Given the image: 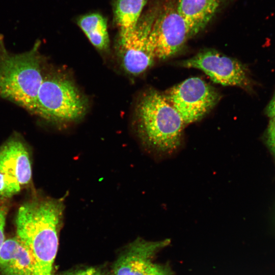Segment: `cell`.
<instances>
[{
    "instance_id": "6da1fadb",
    "label": "cell",
    "mask_w": 275,
    "mask_h": 275,
    "mask_svg": "<svg viewBox=\"0 0 275 275\" xmlns=\"http://www.w3.org/2000/svg\"><path fill=\"white\" fill-rule=\"evenodd\" d=\"M64 197L37 196L23 203L16 216L17 237L29 252L32 275H52L59 232L65 209Z\"/></svg>"
},
{
    "instance_id": "7a4b0ae2",
    "label": "cell",
    "mask_w": 275,
    "mask_h": 275,
    "mask_svg": "<svg viewBox=\"0 0 275 275\" xmlns=\"http://www.w3.org/2000/svg\"><path fill=\"white\" fill-rule=\"evenodd\" d=\"M136 120L142 141L157 155H172L181 146L186 125L163 94L156 90L144 94L136 107Z\"/></svg>"
},
{
    "instance_id": "3957f363",
    "label": "cell",
    "mask_w": 275,
    "mask_h": 275,
    "mask_svg": "<svg viewBox=\"0 0 275 275\" xmlns=\"http://www.w3.org/2000/svg\"><path fill=\"white\" fill-rule=\"evenodd\" d=\"M37 40L29 50L13 53L7 49L0 33V96L35 114L44 77Z\"/></svg>"
},
{
    "instance_id": "277c9868",
    "label": "cell",
    "mask_w": 275,
    "mask_h": 275,
    "mask_svg": "<svg viewBox=\"0 0 275 275\" xmlns=\"http://www.w3.org/2000/svg\"><path fill=\"white\" fill-rule=\"evenodd\" d=\"M87 109V100L72 81L57 76L43 78L35 114L49 121L66 122L79 119Z\"/></svg>"
},
{
    "instance_id": "5b68a950",
    "label": "cell",
    "mask_w": 275,
    "mask_h": 275,
    "mask_svg": "<svg viewBox=\"0 0 275 275\" xmlns=\"http://www.w3.org/2000/svg\"><path fill=\"white\" fill-rule=\"evenodd\" d=\"M163 94L185 125L203 118L221 97L212 86L197 77L185 79Z\"/></svg>"
},
{
    "instance_id": "8992f818",
    "label": "cell",
    "mask_w": 275,
    "mask_h": 275,
    "mask_svg": "<svg viewBox=\"0 0 275 275\" xmlns=\"http://www.w3.org/2000/svg\"><path fill=\"white\" fill-rule=\"evenodd\" d=\"M191 37L176 6L170 4L158 11L149 34V42L155 59L164 60L178 52Z\"/></svg>"
},
{
    "instance_id": "52a82bcc",
    "label": "cell",
    "mask_w": 275,
    "mask_h": 275,
    "mask_svg": "<svg viewBox=\"0 0 275 275\" xmlns=\"http://www.w3.org/2000/svg\"><path fill=\"white\" fill-rule=\"evenodd\" d=\"M30 154L20 137H11L0 148V197L9 198L31 181Z\"/></svg>"
},
{
    "instance_id": "ba28073f",
    "label": "cell",
    "mask_w": 275,
    "mask_h": 275,
    "mask_svg": "<svg viewBox=\"0 0 275 275\" xmlns=\"http://www.w3.org/2000/svg\"><path fill=\"white\" fill-rule=\"evenodd\" d=\"M186 68L199 69L214 82L249 89L251 82L244 65L236 59L213 49L199 52L179 64Z\"/></svg>"
},
{
    "instance_id": "9c48e42d",
    "label": "cell",
    "mask_w": 275,
    "mask_h": 275,
    "mask_svg": "<svg viewBox=\"0 0 275 275\" xmlns=\"http://www.w3.org/2000/svg\"><path fill=\"white\" fill-rule=\"evenodd\" d=\"M158 11L154 10L147 14L139 20L132 32L120 37L123 66L131 74L143 73L155 59L149 44V36Z\"/></svg>"
},
{
    "instance_id": "30bf717a",
    "label": "cell",
    "mask_w": 275,
    "mask_h": 275,
    "mask_svg": "<svg viewBox=\"0 0 275 275\" xmlns=\"http://www.w3.org/2000/svg\"><path fill=\"white\" fill-rule=\"evenodd\" d=\"M169 243V239L149 241L138 239L127 247L115 262L114 275H148L153 264V257Z\"/></svg>"
},
{
    "instance_id": "8fae6325",
    "label": "cell",
    "mask_w": 275,
    "mask_h": 275,
    "mask_svg": "<svg viewBox=\"0 0 275 275\" xmlns=\"http://www.w3.org/2000/svg\"><path fill=\"white\" fill-rule=\"evenodd\" d=\"M224 2V0H178L176 8L193 36L206 28Z\"/></svg>"
},
{
    "instance_id": "7c38bea8",
    "label": "cell",
    "mask_w": 275,
    "mask_h": 275,
    "mask_svg": "<svg viewBox=\"0 0 275 275\" xmlns=\"http://www.w3.org/2000/svg\"><path fill=\"white\" fill-rule=\"evenodd\" d=\"M0 271L2 275H32V257L17 237L5 240L0 250Z\"/></svg>"
},
{
    "instance_id": "4fadbf2b",
    "label": "cell",
    "mask_w": 275,
    "mask_h": 275,
    "mask_svg": "<svg viewBox=\"0 0 275 275\" xmlns=\"http://www.w3.org/2000/svg\"><path fill=\"white\" fill-rule=\"evenodd\" d=\"M148 0H117L115 18L120 29V37L132 32L136 26Z\"/></svg>"
},
{
    "instance_id": "5bb4252c",
    "label": "cell",
    "mask_w": 275,
    "mask_h": 275,
    "mask_svg": "<svg viewBox=\"0 0 275 275\" xmlns=\"http://www.w3.org/2000/svg\"><path fill=\"white\" fill-rule=\"evenodd\" d=\"M78 25L90 42L100 50H106L109 45L105 18L100 14L92 13L81 16Z\"/></svg>"
},
{
    "instance_id": "9a60e30c",
    "label": "cell",
    "mask_w": 275,
    "mask_h": 275,
    "mask_svg": "<svg viewBox=\"0 0 275 275\" xmlns=\"http://www.w3.org/2000/svg\"><path fill=\"white\" fill-rule=\"evenodd\" d=\"M10 208V203L8 198L0 197V250L5 241L4 229Z\"/></svg>"
},
{
    "instance_id": "2e32d148",
    "label": "cell",
    "mask_w": 275,
    "mask_h": 275,
    "mask_svg": "<svg viewBox=\"0 0 275 275\" xmlns=\"http://www.w3.org/2000/svg\"><path fill=\"white\" fill-rule=\"evenodd\" d=\"M267 143L275 156V117L270 118L267 129Z\"/></svg>"
},
{
    "instance_id": "e0dca14e",
    "label": "cell",
    "mask_w": 275,
    "mask_h": 275,
    "mask_svg": "<svg viewBox=\"0 0 275 275\" xmlns=\"http://www.w3.org/2000/svg\"><path fill=\"white\" fill-rule=\"evenodd\" d=\"M64 275H107L102 270L93 267L68 272Z\"/></svg>"
},
{
    "instance_id": "ac0fdd59",
    "label": "cell",
    "mask_w": 275,
    "mask_h": 275,
    "mask_svg": "<svg viewBox=\"0 0 275 275\" xmlns=\"http://www.w3.org/2000/svg\"><path fill=\"white\" fill-rule=\"evenodd\" d=\"M148 275H172V273L169 267L153 263Z\"/></svg>"
},
{
    "instance_id": "d6986e66",
    "label": "cell",
    "mask_w": 275,
    "mask_h": 275,
    "mask_svg": "<svg viewBox=\"0 0 275 275\" xmlns=\"http://www.w3.org/2000/svg\"><path fill=\"white\" fill-rule=\"evenodd\" d=\"M265 112L267 116L270 118L275 117V92L266 106Z\"/></svg>"
}]
</instances>
